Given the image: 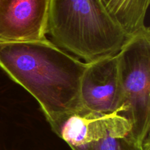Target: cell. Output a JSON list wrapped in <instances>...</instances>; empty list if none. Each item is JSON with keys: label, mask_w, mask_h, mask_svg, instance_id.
<instances>
[{"label": "cell", "mask_w": 150, "mask_h": 150, "mask_svg": "<svg viewBox=\"0 0 150 150\" xmlns=\"http://www.w3.org/2000/svg\"><path fill=\"white\" fill-rule=\"evenodd\" d=\"M87 63L48 40L0 42V67L32 95L50 125L81 109Z\"/></svg>", "instance_id": "6da1fadb"}, {"label": "cell", "mask_w": 150, "mask_h": 150, "mask_svg": "<svg viewBox=\"0 0 150 150\" xmlns=\"http://www.w3.org/2000/svg\"><path fill=\"white\" fill-rule=\"evenodd\" d=\"M47 35L86 63L116 55L128 40L100 0H51Z\"/></svg>", "instance_id": "7a4b0ae2"}, {"label": "cell", "mask_w": 150, "mask_h": 150, "mask_svg": "<svg viewBox=\"0 0 150 150\" xmlns=\"http://www.w3.org/2000/svg\"><path fill=\"white\" fill-rule=\"evenodd\" d=\"M128 136L149 150L150 32L130 38L117 54Z\"/></svg>", "instance_id": "3957f363"}, {"label": "cell", "mask_w": 150, "mask_h": 150, "mask_svg": "<svg viewBox=\"0 0 150 150\" xmlns=\"http://www.w3.org/2000/svg\"><path fill=\"white\" fill-rule=\"evenodd\" d=\"M53 131L73 150L106 138L128 136L130 124L120 112L103 114L81 109L51 125Z\"/></svg>", "instance_id": "277c9868"}, {"label": "cell", "mask_w": 150, "mask_h": 150, "mask_svg": "<svg viewBox=\"0 0 150 150\" xmlns=\"http://www.w3.org/2000/svg\"><path fill=\"white\" fill-rule=\"evenodd\" d=\"M83 109L103 114L124 111L117 54L87 63L80 85Z\"/></svg>", "instance_id": "5b68a950"}, {"label": "cell", "mask_w": 150, "mask_h": 150, "mask_svg": "<svg viewBox=\"0 0 150 150\" xmlns=\"http://www.w3.org/2000/svg\"><path fill=\"white\" fill-rule=\"evenodd\" d=\"M51 0H0V42L46 39Z\"/></svg>", "instance_id": "8992f818"}, {"label": "cell", "mask_w": 150, "mask_h": 150, "mask_svg": "<svg viewBox=\"0 0 150 150\" xmlns=\"http://www.w3.org/2000/svg\"><path fill=\"white\" fill-rule=\"evenodd\" d=\"M104 8L128 39L149 30L145 24L150 0H100Z\"/></svg>", "instance_id": "52a82bcc"}, {"label": "cell", "mask_w": 150, "mask_h": 150, "mask_svg": "<svg viewBox=\"0 0 150 150\" xmlns=\"http://www.w3.org/2000/svg\"><path fill=\"white\" fill-rule=\"evenodd\" d=\"M79 150H147L129 136L106 138Z\"/></svg>", "instance_id": "ba28073f"}]
</instances>
